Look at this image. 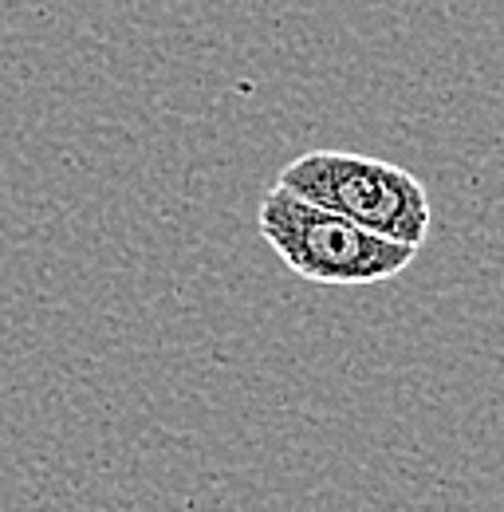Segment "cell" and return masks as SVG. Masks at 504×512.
I'll list each match as a JSON object with an SVG mask.
<instances>
[{
  "label": "cell",
  "instance_id": "1",
  "mask_svg": "<svg viewBox=\"0 0 504 512\" xmlns=\"http://www.w3.org/2000/svg\"><path fill=\"white\" fill-rule=\"evenodd\" d=\"M256 229L296 276L315 284H378L398 276L418 253L414 245L378 237L284 186L260 197Z\"/></svg>",
  "mask_w": 504,
  "mask_h": 512
},
{
  "label": "cell",
  "instance_id": "2",
  "mask_svg": "<svg viewBox=\"0 0 504 512\" xmlns=\"http://www.w3.org/2000/svg\"><path fill=\"white\" fill-rule=\"evenodd\" d=\"M284 190L323 205L378 237L422 249L430 233V193L426 186L390 162L343 154V150H312L280 170Z\"/></svg>",
  "mask_w": 504,
  "mask_h": 512
}]
</instances>
